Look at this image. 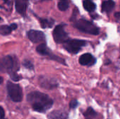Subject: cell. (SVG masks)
I'll return each mask as SVG.
<instances>
[{
    "mask_svg": "<svg viewBox=\"0 0 120 119\" xmlns=\"http://www.w3.org/2000/svg\"><path fill=\"white\" fill-rule=\"evenodd\" d=\"M39 22L42 28H50L54 24V20L53 19H46V18H40Z\"/></svg>",
    "mask_w": 120,
    "mask_h": 119,
    "instance_id": "e0dca14e",
    "label": "cell"
},
{
    "mask_svg": "<svg viewBox=\"0 0 120 119\" xmlns=\"http://www.w3.org/2000/svg\"><path fill=\"white\" fill-rule=\"evenodd\" d=\"M3 81H4V79H3V78L0 76V84L1 83H3Z\"/></svg>",
    "mask_w": 120,
    "mask_h": 119,
    "instance_id": "603a6c76",
    "label": "cell"
},
{
    "mask_svg": "<svg viewBox=\"0 0 120 119\" xmlns=\"http://www.w3.org/2000/svg\"><path fill=\"white\" fill-rule=\"evenodd\" d=\"M4 1H5V2H8V0H3Z\"/></svg>",
    "mask_w": 120,
    "mask_h": 119,
    "instance_id": "cb8c5ba5",
    "label": "cell"
},
{
    "mask_svg": "<svg viewBox=\"0 0 120 119\" xmlns=\"http://www.w3.org/2000/svg\"><path fill=\"white\" fill-rule=\"evenodd\" d=\"M10 76L11 77V79H12L13 81H19V80L20 79V78H21V77H20L19 75H18L16 73H13V74H11V75H10Z\"/></svg>",
    "mask_w": 120,
    "mask_h": 119,
    "instance_id": "44dd1931",
    "label": "cell"
},
{
    "mask_svg": "<svg viewBox=\"0 0 120 119\" xmlns=\"http://www.w3.org/2000/svg\"><path fill=\"white\" fill-rule=\"evenodd\" d=\"M39 84L45 89H53L58 86V83L55 79L46 76H41L39 79Z\"/></svg>",
    "mask_w": 120,
    "mask_h": 119,
    "instance_id": "9c48e42d",
    "label": "cell"
},
{
    "mask_svg": "<svg viewBox=\"0 0 120 119\" xmlns=\"http://www.w3.org/2000/svg\"><path fill=\"white\" fill-rule=\"evenodd\" d=\"M4 115H5L4 110L1 107H0V119H4Z\"/></svg>",
    "mask_w": 120,
    "mask_h": 119,
    "instance_id": "7402d4cb",
    "label": "cell"
},
{
    "mask_svg": "<svg viewBox=\"0 0 120 119\" xmlns=\"http://www.w3.org/2000/svg\"><path fill=\"white\" fill-rule=\"evenodd\" d=\"M79 62L83 66H92L96 62V59L90 53H85L79 57Z\"/></svg>",
    "mask_w": 120,
    "mask_h": 119,
    "instance_id": "30bf717a",
    "label": "cell"
},
{
    "mask_svg": "<svg viewBox=\"0 0 120 119\" xmlns=\"http://www.w3.org/2000/svg\"><path fill=\"white\" fill-rule=\"evenodd\" d=\"M78 105H79V103H78L77 100H72L69 104V106H70V109H75Z\"/></svg>",
    "mask_w": 120,
    "mask_h": 119,
    "instance_id": "d6986e66",
    "label": "cell"
},
{
    "mask_svg": "<svg viewBox=\"0 0 120 119\" xmlns=\"http://www.w3.org/2000/svg\"><path fill=\"white\" fill-rule=\"evenodd\" d=\"M23 65H24L25 67L28 68V69H33V65H32V62H31L30 61H29V60H25V61L23 62Z\"/></svg>",
    "mask_w": 120,
    "mask_h": 119,
    "instance_id": "ffe728a7",
    "label": "cell"
},
{
    "mask_svg": "<svg viewBox=\"0 0 120 119\" xmlns=\"http://www.w3.org/2000/svg\"><path fill=\"white\" fill-rule=\"evenodd\" d=\"M49 119H68V114L61 110H56L53 112H51L48 115Z\"/></svg>",
    "mask_w": 120,
    "mask_h": 119,
    "instance_id": "7c38bea8",
    "label": "cell"
},
{
    "mask_svg": "<svg viewBox=\"0 0 120 119\" xmlns=\"http://www.w3.org/2000/svg\"><path fill=\"white\" fill-rule=\"evenodd\" d=\"M1 20H2V19H1V17H0V22H1Z\"/></svg>",
    "mask_w": 120,
    "mask_h": 119,
    "instance_id": "d4e9b609",
    "label": "cell"
},
{
    "mask_svg": "<svg viewBox=\"0 0 120 119\" xmlns=\"http://www.w3.org/2000/svg\"><path fill=\"white\" fill-rule=\"evenodd\" d=\"M27 36L33 43H39L45 40L44 34L39 30H30L27 32Z\"/></svg>",
    "mask_w": 120,
    "mask_h": 119,
    "instance_id": "ba28073f",
    "label": "cell"
},
{
    "mask_svg": "<svg viewBox=\"0 0 120 119\" xmlns=\"http://www.w3.org/2000/svg\"><path fill=\"white\" fill-rule=\"evenodd\" d=\"M18 69V63L16 60L11 56H5L0 58V71L8 73L10 75L15 73Z\"/></svg>",
    "mask_w": 120,
    "mask_h": 119,
    "instance_id": "7a4b0ae2",
    "label": "cell"
},
{
    "mask_svg": "<svg viewBox=\"0 0 120 119\" xmlns=\"http://www.w3.org/2000/svg\"><path fill=\"white\" fill-rule=\"evenodd\" d=\"M15 5L16 11L21 15L25 16L28 5V0H15Z\"/></svg>",
    "mask_w": 120,
    "mask_h": 119,
    "instance_id": "8fae6325",
    "label": "cell"
},
{
    "mask_svg": "<svg viewBox=\"0 0 120 119\" xmlns=\"http://www.w3.org/2000/svg\"><path fill=\"white\" fill-rule=\"evenodd\" d=\"M37 51L38 53H39L41 55L48 56L50 59L53 60H55V61H56V62H58L59 63H61L63 65H66L65 60H63V58H61L57 56V55H53L51 52V50H49V48L46 46V45L45 43H41V44L39 45L37 47Z\"/></svg>",
    "mask_w": 120,
    "mask_h": 119,
    "instance_id": "52a82bcc",
    "label": "cell"
},
{
    "mask_svg": "<svg viewBox=\"0 0 120 119\" xmlns=\"http://www.w3.org/2000/svg\"><path fill=\"white\" fill-rule=\"evenodd\" d=\"M86 45V41L80 39H68L63 43L64 48L70 53L77 54L78 53L82 47Z\"/></svg>",
    "mask_w": 120,
    "mask_h": 119,
    "instance_id": "277c9868",
    "label": "cell"
},
{
    "mask_svg": "<svg viewBox=\"0 0 120 119\" xmlns=\"http://www.w3.org/2000/svg\"><path fill=\"white\" fill-rule=\"evenodd\" d=\"M115 6V3L112 0L105 1L102 4V11L105 13H110L113 10Z\"/></svg>",
    "mask_w": 120,
    "mask_h": 119,
    "instance_id": "5bb4252c",
    "label": "cell"
},
{
    "mask_svg": "<svg viewBox=\"0 0 120 119\" xmlns=\"http://www.w3.org/2000/svg\"><path fill=\"white\" fill-rule=\"evenodd\" d=\"M58 8L62 11H66L68 8H69V4L67 1H61L58 3Z\"/></svg>",
    "mask_w": 120,
    "mask_h": 119,
    "instance_id": "ac0fdd59",
    "label": "cell"
},
{
    "mask_svg": "<svg viewBox=\"0 0 120 119\" xmlns=\"http://www.w3.org/2000/svg\"><path fill=\"white\" fill-rule=\"evenodd\" d=\"M61 1H65V0H61Z\"/></svg>",
    "mask_w": 120,
    "mask_h": 119,
    "instance_id": "484cf974",
    "label": "cell"
},
{
    "mask_svg": "<svg viewBox=\"0 0 120 119\" xmlns=\"http://www.w3.org/2000/svg\"><path fill=\"white\" fill-rule=\"evenodd\" d=\"M74 27L84 33L92 35H98L100 33L98 27H97L91 22L84 19H80L77 20L74 23Z\"/></svg>",
    "mask_w": 120,
    "mask_h": 119,
    "instance_id": "3957f363",
    "label": "cell"
},
{
    "mask_svg": "<svg viewBox=\"0 0 120 119\" xmlns=\"http://www.w3.org/2000/svg\"><path fill=\"white\" fill-rule=\"evenodd\" d=\"M7 90L10 98L13 102H20L22 100V91L19 85L8 81L7 83Z\"/></svg>",
    "mask_w": 120,
    "mask_h": 119,
    "instance_id": "5b68a950",
    "label": "cell"
},
{
    "mask_svg": "<svg viewBox=\"0 0 120 119\" xmlns=\"http://www.w3.org/2000/svg\"><path fill=\"white\" fill-rule=\"evenodd\" d=\"M84 116L85 119H97L98 114L92 107H89L84 113Z\"/></svg>",
    "mask_w": 120,
    "mask_h": 119,
    "instance_id": "9a60e30c",
    "label": "cell"
},
{
    "mask_svg": "<svg viewBox=\"0 0 120 119\" xmlns=\"http://www.w3.org/2000/svg\"><path fill=\"white\" fill-rule=\"evenodd\" d=\"M16 28L17 25L15 23H13L11 25H1L0 26V34L2 35H8Z\"/></svg>",
    "mask_w": 120,
    "mask_h": 119,
    "instance_id": "4fadbf2b",
    "label": "cell"
},
{
    "mask_svg": "<svg viewBox=\"0 0 120 119\" xmlns=\"http://www.w3.org/2000/svg\"><path fill=\"white\" fill-rule=\"evenodd\" d=\"M27 101L32 105L33 110L40 113H44L50 109L53 104V100L47 95L34 91L27 95Z\"/></svg>",
    "mask_w": 120,
    "mask_h": 119,
    "instance_id": "6da1fadb",
    "label": "cell"
},
{
    "mask_svg": "<svg viewBox=\"0 0 120 119\" xmlns=\"http://www.w3.org/2000/svg\"><path fill=\"white\" fill-rule=\"evenodd\" d=\"M54 41L58 43H64L69 39L68 33L65 32L64 26L62 25H57L53 32Z\"/></svg>",
    "mask_w": 120,
    "mask_h": 119,
    "instance_id": "8992f818",
    "label": "cell"
},
{
    "mask_svg": "<svg viewBox=\"0 0 120 119\" xmlns=\"http://www.w3.org/2000/svg\"><path fill=\"white\" fill-rule=\"evenodd\" d=\"M83 6L84 9L89 12L94 11L96 8V4L91 0H84L83 2Z\"/></svg>",
    "mask_w": 120,
    "mask_h": 119,
    "instance_id": "2e32d148",
    "label": "cell"
}]
</instances>
